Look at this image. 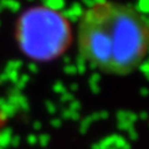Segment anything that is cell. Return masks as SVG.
<instances>
[{
	"label": "cell",
	"mask_w": 149,
	"mask_h": 149,
	"mask_svg": "<svg viewBox=\"0 0 149 149\" xmlns=\"http://www.w3.org/2000/svg\"><path fill=\"white\" fill-rule=\"evenodd\" d=\"M77 46L81 57L97 71L127 76L149 55V17L132 4L93 3L81 15Z\"/></svg>",
	"instance_id": "1"
},
{
	"label": "cell",
	"mask_w": 149,
	"mask_h": 149,
	"mask_svg": "<svg viewBox=\"0 0 149 149\" xmlns=\"http://www.w3.org/2000/svg\"><path fill=\"white\" fill-rule=\"evenodd\" d=\"M4 125H5V117H4V114L1 113V111H0V133H1Z\"/></svg>",
	"instance_id": "2"
}]
</instances>
